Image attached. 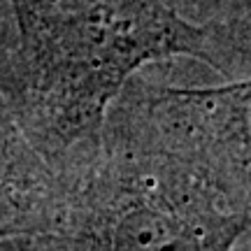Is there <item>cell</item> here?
I'll return each mask as SVG.
<instances>
[{
  "instance_id": "cell-2",
  "label": "cell",
  "mask_w": 251,
  "mask_h": 251,
  "mask_svg": "<svg viewBox=\"0 0 251 251\" xmlns=\"http://www.w3.org/2000/svg\"><path fill=\"white\" fill-rule=\"evenodd\" d=\"M247 230L168 163L102 135L58 224L0 237V251H235Z\"/></svg>"
},
{
  "instance_id": "cell-5",
  "label": "cell",
  "mask_w": 251,
  "mask_h": 251,
  "mask_svg": "<svg viewBox=\"0 0 251 251\" xmlns=\"http://www.w3.org/2000/svg\"><path fill=\"white\" fill-rule=\"evenodd\" d=\"M184 17L212 30L224 54H228L233 37L251 19V0H168Z\"/></svg>"
},
{
  "instance_id": "cell-6",
  "label": "cell",
  "mask_w": 251,
  "mask_h": 251,
  "mask_svg": "<svg viewBox=\"0 0 251 251\" xmlns=\"http://www.w3.org/2000/svg\"><path fill=\"white\" fill-rule=\"evenodd\" d=\"M235 251H251V228L240 237V242H237Z\"/></svg>"
},
{
  "instance_id": "cell-1",
  "label": "cell",
  "mask_w": 251,
  "mask_h": 251,
  "mask_svg": "<svg viewBox=\"0 0 251 251\" xmlns=\"http://www.w3.org/2000/svg\"><path fill=\"white\" fill-rule=\"evenodd\" d=\"M9 89L30 142L72 179L102 147L109 107L144 65L188 56L228 77L212 30L168 0H7Z\"/></svg>"
},
{
  "instance_id": "cell-3",
  "label": "cell",
  "mask_w": 251,
  "mask_h": 251,
  "mask_svg": "<svg viewBox=\"0 0 251 251\" xmlns=\"http://www.w3.org/2000/svg\"><path fill=\"white\" fill-rule=\"evenodd\" d=\"M102 133L161 158L251 228V77L188 89L135 75Z\"/></svg>"
},
{
  "instance_id": "cell-4",
  "label": "cell",
  "mask_w": 251,
  "mask_h": 251,
  "mask_svg": "<svg viewBox=\"0 0 251 251\" xmlns=\"http://www.w3.org/2000/svg\"><path fill=\"white\" fill-rule=\"evenodd\" d=\"M9 63L12 49L0 47V237L54 228L72 184L30 142L9 89Z\"/></svg>"
}]
</instances>
